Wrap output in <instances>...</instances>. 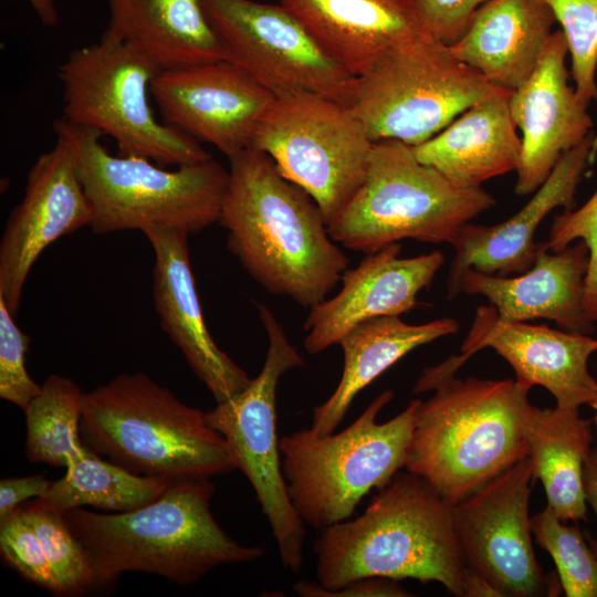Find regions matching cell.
I'll return each instance as SVG.
<instances>
[{
  "label": "cell",
  "mask_w": 597,
  "mask_h": 597,
  "mask_svg": "<svg viewBox=\"0 0 597 597\" xmlns=\"http://www.w3.org/2000/svg\"><path fill=\"white\" fill-rule=\"evenodd\" d=\"M229 161L218 221L228 249L269 293L308 310L327 298L349 261L316 202L264 153L247 148Z\"/></svg>",
  "instance_id": "6da1fadb"
},
{
  "label": "cell",
  "mask_w": 597,
  "mask_h": 597,
  "mask_svg": "<svg viewBox=\"0 0 597 597\" xmlns=\"http://www.w3.org/2000/svg\"><path fill=\"white\" fill-rule=\"evenodd\" d=\"M318 583L338 588L364 577L437 582L467 596L453 504L423 478L398 472L358 517L322 530L314 544Z\"/></svg>",
  "instance_id": "7a4b0ae2"
},
{
  "label": "cell",
  "mask_w": 597,
  "mask_h": 597,
  "mask_svg": "<svg viewBox=\"0 0 597 597\" xmlns=\"http://www.w3.org/2000/svg\"><path fill=\"white\" fill-rule=\"evenodd\" d=\"M214 491L210 479L186 480L132 511L66 512L64 521L90 561L94 588L109 585L125 572L191 585L216 567L262 557L263 547L239 544L214 520Z\"/></svg>",
  "instance_id": "3957f363"
},
{
  "label": "cell",
  "mask_w": 597,
  "mask_h": 597,
  "mask_svg": "<svg viewBox=\"0 0 597 597\" xmlns=\"http://www.w3.org/2000/svg\"><path fill=\"white\" fill-rule=\"evenodd\" d=\"M405 469L455 504L527 457L530 389L512 379H459L426 388Z\"/></svg>",
  "instance_id": "277c9868"
},
{
  "label": "cell",
  "mask_w": 597,
  "mask_h": 597,
  "mask_svg": "<svg viewBox=\"0 0 597 597\" xmlns=\"http://www.w3.org/2000/svg\"><path fill=\"white\" fill-rule=\"evenodd\" d=\"M80 434L96 455L133 474L169 483L237 469L206 412L144 373L121 374L84 392Z\"/></svg>",
  "instance_id": "5b68a950"
},
{
  "label": "cell",
  "mask_w": 597,
  "mask_h": 597,
  "mask_svg": "<svg viewBox=\"0 0 597 597\" xmlns=\"http://www.w3.org/2000/svg\"><path fill=\"white\" fill-rule=\"evenodd\" d=\"M53 130L73 145L94 233L164 227L190 234L219 221L229 170L214 159L166 170L147 158L109 154L102 133L63 117Z\"/></svg>",
  "instance_id": "8992f818"
},
{
  "label": "cell",
  "mask_w": 597,
  "mask_h": 597,
  "mask_svg": "<svg viewBox=\"0 0 597 597\" xmlns=\"http://www.w3.org/2000/svg\"><path fill=\"white\" fill-rule=\"evenodd\" d=\"M494 205L481 187L454 185L419 161L412 146L388 139L373 144L362 185L327 228L337 244L365 254L402 239L452 244Z\"/></svg>",
  "instance_id": "52a82bcc"
},
{
  "label": "cell",
  "mask_w": 597,
  "mask_h": 597,
  "mask_svg": "<svg viewBox=\"0 0 597 597\" xmlns=\"http://www.w3.org/2000/svg\"><path fill=\"white\" fill-rule=\"evenodd\" d=\"M392 397L391 390L379 394L341 432L317 434L310 428L280 439L287 493L305 525L323 530L349 519L365 495L405 468L421 400L378 422Z\"/></svg>",
  "instance_id": "ba28073f"
},
{
  "label": "cell",
  "mask_w": 597,
  "mask_h": 597,
  "mask_svg": "<svg viewBox=\"0 0 597 597\" xmlns=\"http://www.w3.org/2000/svg\"><path fill=\"white\" fill-rule=\"evenodd\" d=\"M159 71L104 31L97 42L73 50L57 69L63 118L111 136L121 156L176 167L211 158L200 142L156 119L148 93Z\"/></svg>",
  "instance_id": "9c48e42d"
},
{
  "label": "cell",
  "mask_w": 597,
  "mask_h": 597,
  "mask_svg": "<svg viewBox=\"0 0 597 597\" xmlns=\"http://www.w3.org/2000/svg\"><path fill=\"white\" fill-rule=\"evenodd\" d=\"M509 92L429 39L389 52L357 77L349 106L373 143L417 146L472 105Z\"/></svg>",
  "instance_id": "30bf717a"
},
{
  "label": "cell",
  "mask_w": 597,
  "mask_h": 597,
  "mask_svg": "<svg viewBox=\"0 0 597 597\" xmlns=\"http://www.w3.org/2000/svg\"><path fill=\"white\" fill-rule=\"evenodd\" d=\"M373 144L350 106L301 91L274 97L249 148L308 193L328 226L362 185Z\"/></svg>",
  "instance_id": "8fae6325"
},
{
  "label": "cell",
  "mask_w": 597,
  "mask_h": 597,
  "mask_svg": "<svg viewBox=\"0 0 597 597\" xmlns=\"http://www.w3.org/2000/svg\"><path fill=\"white\" fill-rule=\"evenodd\" d=\"M258 311L268 336L264 364L242 391L207 411L206 420L224 438L237 469L253 488L283 566L296 573L303 564L305 524L291 502L282 471L276 389L285 373L304 367L305 362L273 312L264 304Z\"/></svg>",
  "instance_id": "7c38bea8"
},
{
  "label": "cell",
  "mask_w": 597,
  "mask_h": 597,
  "mask_svg": "<svg viewBox=\"0 0 597 597\" xmlns=\"http://www.w3.org/2000/svg\"><path fill=\"white\" fill-rule=\"evenodd\" d=\"M202 6L229 61L275 96L305 91L349 106L357 77L331 59L281 3L202 0Z\"/></svg>",
  "instance_id": "4fadbf2b"
},
{
  "label": "cell",
  "mask_w": 597,
  "mask_h": 597,
  "mask_svg": "<svg viewBox=\"0 0 597 597\" xmlns=\"http://www.w3.org/2000/svg\"><path fill=\"white\" fill-rule=\"evenodd\" d=\"M533 464L522 459L453 504L457 541L465 565L500 596H543L528 513Z\"/></svg>",
  "instance_id": "5bb4252c"
},
{
  "label": "cell",
  "mask_w": 597,
  "mask_h": 597,
  "mask_svg": "<svg viewBox=\"0 0 597 597\" xmlns=\"http://www.w3.org/2000/svg\"><path fill=\"white\" fill-rule=\"evenodd\" d=\"M55 135L54 146L30 168L23 198L8 217L0 241V298L13 315L41 253L92 219L73 145L65 135Z\"/></svg>",
  "instance_id": "9a60e30c"
},
{
  "label": "cell",
  "mask_w": 597,
  "mask_h": 597,
  "mask_svg": "<svg viewBox=\"0 0 597 597\" xmlns=\"http://www.w3.org/2000/svg\"><path fill=\"white\" fill-rule=\"evenodd\" d=\"M163 123L228 158L250 147L275 95L229 60L159 71L150 84Z\"/></svg>",
  "instance_id": "2e32d148"
},
{
  "label": "cell",
  "mask_w": 597,
  "mask_h": 597,
  "mask_svg": "<svg viewBox=\"0 0 597 597\" xmlns=\"http://www.w3.org/2000/svg\"><path fill=\"white\" fill-rule=\"evenodd\" d=\"M590 335L570 333L525 322L502 321L494 306L476 308L461 354L438 365L441 374L452 376L473 354L490 347L514 369L516 381L531 389L546 388L556 406L597 409V380L588 369V358L597 350Z\"/></svg>",
  "instance_id": "e0dca14e"
},
{
  "label": "cell",
  "mask_w": 597,
  "mask_h": 597,
  "mask_svg": "<svg viewBox=\"0 0 597 597\" xmlns=\"http://www.w3.org/2000/svg\"><path fill=\"white\" fill-rule=\"evenodd\" d=\"M567 53L563 31H554L531 76L512 91L510 112L522 132L517 195L536 191L559 158L593 130L588 105L568 84Z\"/></svg>",
  "instance_id": "ac0fdd59"
},
{
  "label": "cell",
  "mask_w": 597,
  "mask_h": 597,
  "mask_svg": "<svg viewBox=\"0 0 597 597\" xmlns=\"http://www.w3.org/2000/svg\"><path fill=\"white\" fill-rule=\"evenodd\" d=\"M401 245L392 243L366 254L360 263L346 270L341 290L310 308L304 322V348L320 354L357 325L380 316L412 310L418 293L430 285L444 263L434 250L413 258H399Z\"/></svg>",
  "instance_id": "d6986e66"
},
{
  "label": "cell",
  "mask_w": 597,
  "mask_h": 597,
  "mask_svg": "<svg viewBox=\"0 0 597 597\" xmlns=\"http://www.w3.org/2000/svg\"><path fill=\"white\" fill-rule=\"evenodd\" d=\"M154 251L153 300L160 327L217 402L242 391L252 378L213 341L203 318L189 260L187 231H143Z\"/></svg>",
  "instance_id": "ffe728a7"
},
{
  "label": "cell",
  "mask_w": 597,
  "mask_h": 597,
  "mask_svg": "<svg viewBox=\"0 0 597 597\" xmlns=\"http://www.w3.org/2000/svg\"><path fill=\"white\" fill-rule=\"evenodd\" d=\"M596 148L597 135L591 130L559 158L548 178L514 216L499 224L467 223L459 230L451 244L455 255L448 277L449 298L459 293L460 276L469 268L499 276L532 268L538 250L536 229L557 207L574 209L577 187Z\"/></svg>",
  "instance_id": "44dd1931"
},
{
  "label": "cell",
  "mask_w": 597,
  "mask_h": 597,
  "mask_svg": "<svg viewBox=\"0 0 597 597\" xmlns=\"http://www.w3.org/2000/svg\"><path fill=\"white\" fill-rule=\"evenodd\" d=\"M589 252L583 241L553 252L538 243L531 269L507 277L467 269L458 290L485 296L505 322L547 318L561 329L589 335L595 322L585 306Z\"/></svg>",
  "instance_id": "7402d4cb"
},
{
  "label": "cell",
  "mask_w": 597,
  "mask_h": 597,
  "mask_svg": "<svg viewBox=\"0 0 597 597\" xmlns=\"http://www.w3.org/2000/svg\"><path fill=\"white\" fill-rule=\"evenodd\" d=\"M355 77L399 48L433 39L411 0H279ZM434 40V39H433Z\"/></svg>",
  "instance_id": "603a6c76"
},
{
  "label": "cell",
  "mask_w": 597,
  "mask_h": 597,
  "mask_svg": "<svg viewBox=\"0 0 597 597\" xmlns=\"http://www.w3.org/2000/svg\"><path fill=\"white\" fill-rule=\"evenodd\" d=\"M555 22L547 0H488L449 50L492 84L514 91L535 70Z\"/></svg>",
  "instance_id": "cb8c5ba5"
},
{
  "label": "cell",
  "mask_w": 597,
  "mask_h": 597,
  "mask_svg": "<svg viewBox=\"0 0 597 597\" xmlns=\"http://www.w3.org/2000/svg\"><path fill=\"white\" fill-rule=\"evenodd\" d=\"M511 94L472 105L433 137L412 146L417 159L463 188H480L516 171L522 140L510 112Z\"/></svg>",
  "instance_id": "d4e9b609"
},
{
  "label": "cell",
  "mask_w": 597,
  "mask_h": 597,
  "mask_svg": "<svg viewBox=\"0 0 597 597\" xmlns=\"http://www.w3.org/2000/svg\"><path fill=\"white\" fill-rule=\"evenodd\" d=\"M106 32L160 71L229 60L202 0H107Z\"/></svg>",
  "instance_id": "484cf974"
},
{
  "label": "cell",
  "mask_w": 597,
  "mask_h": 597,
  "mask_svg": "<svg viewBox=\"0 0 597 597\" xmlns=\"http://www.w3.org/2000/svg\"><path fill=\"white\" fill-rule=\"evenodd\" d=\"M458 328L450 317L413 325L397 315L357 325L338 343L344 353L343 374L328 399L314 408L311 429L317 434L334 432L366 386L415 348L452 335Z\"/></svg>",
  "instance_id": "4316f807"
},
{
  "label": "cell",
  "mask_w": 597,
  "mask_h": 597,
  "mask_svg": "<svg viewBox=\"0 0 597 597\" xmlns=\"http://www.w3.org/2000/svg\"><path fill=\"white\" fill-rule=\"evenodd\" d=\"M526 439L535 479H540L547 505L564 521L586 519L584 465L591 450L590 422L578 408L541 409L531 406Z\"/></svg>",
  "instance_id": "83f0119b"
},
{
  "label": "cell",
  "mask_w": 597,
  "mask_h": 597,
  "mask_svg": "<svg viewBox=\"0 0 597 597\" xmlns=\"http://www.w3.org/2000/svg\"><path fill=\"white\" fill-rule=\"evenodd\" d=\"M170 484L133 474L91 453L71 463L65 474L52 482L48 492L33 502L60 515L85 505L126 512L151 503Z\"/></svg>",
  "instance_id": "f1b7e54d"
},
{
  "label": "cell",
  "mask_w": 597,
  "mask_h": 597,
  "mask_svg": "<svg viewBox=\"0 0 597 597\" xmlns=\"http://www.w3.org/2000/svg\"><path fill=\"white\" fill-rule=\"evenodd\" d=\"M23 410L25 457L30 462L67 468L91 452L80 434L83 395L70 378L51 375Z\"/></svg>",
  "instance_id": "f546056e"
},
{
  "label": "cell",
  "mask_w": 597,
  "mask_h": 597,
  "mask_svg": "<svg viewBox=\"0 0 597 597\" xmlns=\"http://www.w3.org/2000/svg\"><path fill=\"white\" fill-rule=\"evenodd\" d=\"M536 543L549 553L567 597H597V566L594 552L576 525H567L547 505L531 517Z\"/></svg>",
  "instance_id": "4dcf8cb0"
},
{
  "label": "cell",
  "mask_w": 597,
  "mask_h": 597,
  "mask_svg": "<svg viewBox=\"0 0 597 597\" xmlns=\"http://www.w3.org/2000/svg\"><path fill=\"white\" fill-rule=\"evenodd\" d=\"M18 509L40 538L56 582L57 595L74 596L93 590V573L86 552L63 515L44 510L33 501Z\"/></svg>",
  "instance_id": "1f68e13d"
},
{
  "label": "cell",
  "mask_w": 597,
  "mask_h": 597,
  "mask_svg": "<svg viewBox=\"0 0 597 597\" xmlns=\"http://www.w3.org/2000/svg\"><path fill=\"white\" fill-rule=\"evenodd\" d=\"M562 27L572 60L575 91L583 103L597 101V0H547Z\"/></svg>",
  "instance_id": "d6a6232c"
},
{
  "label": "cell",
  "mask_w": 597,
  "mask_h": 597,
  "mask_svg": "<svg viewBox=\"0 0 597 597\" xmlns=\"http://www.w3.org/2000/svg\"><path fill=\"white\" fill-rule=\"evenodd\" d=\"M2 561L29 582L57 595V586L40 538L17 507L0 521Z\"/></svg>",
  "instance_id": "836d02e7"
},
{
  "label": "cell",
  "mask_w": 597,
  "mask_h": 597,
  "mask_svg": "<svg viewBox=\"0 0 597 597\" xmlns=\"http://www.w3.org/2000/svg\"><path fill=\"white\" fill-rule=\"evenodd\" d=\"M13 317L0 298V397L24 410L42 386L28 374L25 354L31 339Z\"/></svg>",
  "instance_id": "e575fe53"
},
{
  "label": "cell",
  "mask_w": 597,
  "mask_h": 597,
  "mask_svg": "<svg viewBox=\"0 0 597 597\" xmlns=\"http://www.w3.org/2000/svg\"><path fill=\"white\" fill-rule=\"evenodd\" d=\"M577 239L586 244L589 252L585 306L590 318L597 322V189L580 208L556 216L548 240L541 244L548 251L558 252Z\"/></svg>",
  "instance_id": "d590c367"
},
{
  "label": "cell",
  "mask_w": 597,
  "mask_h": 597,
  "mask_svg": "<svg viewBox=\"0 0 597 597\" xmlns=\"http://www.w3.org/2000/svg\"><path fill=\"white\" fill-rule=\"evenodd\" d=\"M430 35L444 45L459 41L488 0H411Z\"/></svg>",
  "instance_id": "8d00e7d4"
},
{
  "label": "cell",
  "mask_w": 597,
  "mask_h": 597,
  "mask_svg": "<svg viewBox=\"0 0 597 597\" xmlns=\"http://www.w3.org/2000/svg\"><path fill=\"white\" fill-rule=\"evenodd\" d=\"M397 580L385 577H364L350 580L345 585L326 589L318 582L298 580L293 588L303 597H406L411 596Z\"/></svg>",
  "instance_id": "74e56055"
},
{
  "label": "cell",
  "mask_w": 597,
  "mask_h": 597,
  "mask_svg": "<svg viewBox=\"0 0 597 597\" xmlns=\"http://www.w3.org/2000/svg\"><path fill=\"white\" fill-rule=\"evenodd\" d=\"M52 482L41 474L6 478L0 481V521L6 520L25 500L44 495Z\"/></svg>",
  "instance_id": "f35d334b"
},
{
  "label": "cell",
  "mask_w": 597,
  "mask_h": 597,
  "mask_svg": "<svg viewBox=\"0 0 597 597\" xmlns=\"http://www.w3.org/2000/svg\"><path fill=\"white\" fill-rule=\"evenodd\" d=\"M583 481L586 502L597 516V448H591L586 459Z\"/></svg>",
  "instance_id": "ab89813d"
},
{
  "label": "cell",
  "mask_w": 597,
  "mask_h": 597,
  "mask_svg": "<svg viewBox=\"0 0 597 597\" xmlns=\"http://www.w3.org/2000/svg\"><path fill=\"white\" fill-rule=\"evenodd\" d=\"M33 11L36 13L40 21L50 28L59 24L60 18L54 0H25Z\"/></svg>",
  "instance_id": "60d3db41"
},
{
  "label": "cell",
  "mask_w": 597,
  "mask_h": 597,
  "mask_svg": "<svg viewBox=\"0 0 597 597\" xmlns=\"http://www.w3.org/2000/svg\"><path fill=\"white\" fill-rule=\"evenodd\" d=\"M593 552H594V556H595V559H596V566H597V540L596 538H593L590 536H588L587 538Z\"/></svg>",
  "instance_id": "b9f144b4"
},
{
  "label": "cell",
  "mask_w": 597,
  "mask_h": 597,
  "mask_svg": "<svg viewBox=\"0 0 597 597\" xmlns=\"http://www.w3.org/2000/svg\"><path fill=\"white\" fill-rule=\"evenodd\" d=\"M595 427H596V432H597V409H596V415H595Z\"/></svg>",
  "instance_id": "7bdbcfd3"
},
{
  "label": "cell",
  "mask_w": 597,
  "mask_h": 597,
  "mask_svg": "<svg viewBox=\"0 0 597 597\" xmlns=\"http://www.w3.org/2000/svg\"><path fill=\"white\" fill-rule=\"evenodd\" d=\"M596 344H597V342H596Z\"/></svg>",
  "instance_id": "ee69618b"
}]
</instances>
